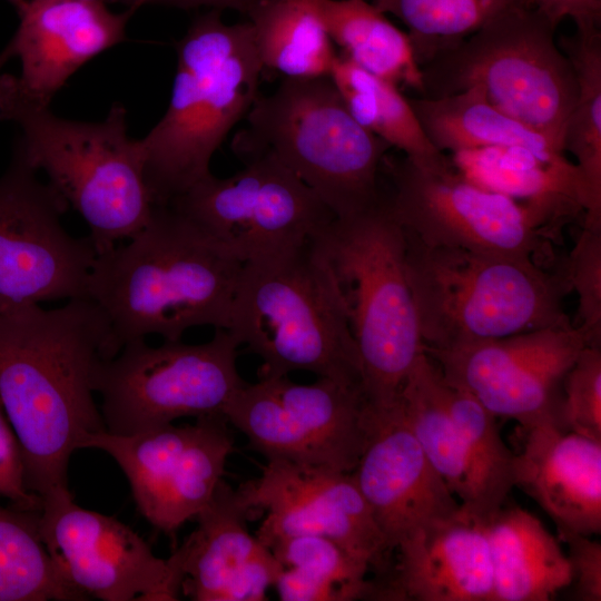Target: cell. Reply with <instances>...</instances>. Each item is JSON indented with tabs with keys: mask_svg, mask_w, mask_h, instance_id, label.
<instances>
[{
	"mask_svg": "<svg viewBox=\"0 0 601 601\" xmlns=\"http://www.w3.org/2000/svg\"><path fill=\"white\" fill-rule=\"evenodd\" d=\"M111 357L108 322L90 298L0 313V400L20 443L26 484L41 501L69 492L70 456L106 430L92 381Z\"/></svg>",
	"mask_w": 601,
	"mask_h": 601,
	"instance_id": "6da1fadb",
	"label": "cell"
},
{
	"mask_svg": "<svg viewBox=\"0 0 601 601\" xmlns=\"http://www.w3.org/2000/svg\"><path fill=\"white\" fill-rule=\"evenodd\" d=\"M244 263L169 206H155L125 246L97 255L88 298L104 313L116 356L156 334L180 341L193 327L228 329Z\"/></svg>",
	"mask_w": 601,
	"mask_h": 601,
	"instance_id": "7a4b0ae2",
	"label": "cell"
},
{
	"mask_svg": "<svg viewBox=\"0 0 601 601\" xmlns=\"http://www.w3.org/2000/svg\"><path fill=\"white\" fill-rule=\"evenodd\" d=\"M166 112L140 139L155 206H167L210 173V160L259 95L263 67L253 26L219 10L197 17L176 45Z\"/></svg>",
	"mask_w": 601,
	"mask_h": 601,
	"instance_id": "3957f363",
	"label": "cell"
},
{
	"mask_svg": "<svg viewBox=\"0 0 601 601\" xmlns=\"http://www.w3.org/2000/svg\"><path fill=\"white\" fill-rule=\"evenodd\" d=\"M314 238L244 263L228 331L260 357L259 377L307 371L363 390L347 305Z\"/></svg>",
	"mask_w": 601,
	"mask_h": 601,
	"instance_id": "277c9868",
	"label": "cell"
},
{
	"mask_svg": "<svg viewBox=\"0 0 601 601\" xmlns=\"http://www.w3.org/2000/svg\"><path fill=\"white\" fill-rule=\"evenodd\" d=\"M405 233V231H404ZM406 237V272L424 347L445 349L570 325L563 268L531 257L431 247Z\"/></svg>",
	"mask_w": 601,
	"mask_h": 601,
	"instance_id": "5b68a950",
	"label": "cell"
},
{
	"mask_svg": "<svg viewBox=\"0 0 601 601\" xmlns=\"http://www.w3.org/2000/svg\"><path fill=\"white\" fill-rule=\"evenodd\" d=\"M0 118L20 127L14 151L43 170L81 215L97 255L148 223L155 205L145 180L144 152L140 139L128 135L121 104L99 121L67 119L20 99L0 79Z\"/></svg>",
	"mask_w": 601,
	"mask_h": 601,
	"instance_id": "8992f818",
	"label": "cell"
},
{
	"mask_svg": "<svg viewBox=\"0 0 601 601\" xmlns=\"http://www.w3.org/2000/svg\"><path fill=\"white\" fill-rule=\"evenodd\" d=\"M231 142L243 161L269 154L306 184L336 218L376 205L391 146L359 125L329 76L283 78L259 93Z\"/></svg>",
	"mask_w": 601,
	"mask_h": 601,
	"instance_id": "52a82bcc",
	"label": "cell"
},
{
	"mask_svg": "<svg viewBox=\"0 0 601 601\" xmlns=\"http://www.w3.org/2000/svg\"><path fill=\"white\" fill-rule=\"evenodd\" d=\"M345 298L373 410L392 406L424 353L406 272V237L384 197L358 214L334 218L315 238Z\"/></svg>",
	"mask_w": 601,
	"mask_h": 601,
	"instance_id": "ba28073f",
	"label": "cell"
},
{
	"mask_svg": "<svg viewBox=\"0 0 601 601\" xmlns=\"http://www.w3.org/2000/svg\"><path fill=\"white\" fill-rule=\"evenodd\" d=\"M555 29L533 9L518 7L502 13L422 67L421 97L474 89L563 150L578 86L573 67L554 39Z\"/></svg>",
	"mask_w": 601,
	"mask_h": 601,
	"instance_id": "9c48e42d",
	"label": "cell"
},
{
	"mask_svg": "<svg viewBox=\"0 0 601 601\" xmlns=\"http://www.w3.org/2000/svg\"><path fill=\"white\" fill-rule=\"evenodd\" d=\"M238 346L224 328H216L203 344L165 341L150 346L145 338L125 344L116 356L102 359L93 374L106 431L131 435L179 417L224 415L246 384L237 370Z\"/></svg>",
	"mask_w": 601,
	"mask_h": 601,
	"instance_id": "30bf717a",
	"label": "cell"
},
{
	"mask_svg": "<svg viewBox=\"0 0 601 601\" xmlns=\"http://www.w3.org/2000/svg\"><path fill=\"white\" fill-rule=\"evenodd\" d=\"M242 162L234 175L211 174L167 206L242 263L295 248L335 218L274 156L259 154Z\"/></svg>",
	"mask_w": 601,
	"mask_h": 601,
	"instance_id": "8fae6325",
	"label": "cell"
},
{
	"mask_svg": "<svg viewBox=\"0 0 601 601\" xmlns=\"http://www.w3.org/2000/svg\"><path fill=\"white\" fill-rule=\"evenodd\" d=\"M393 183L385 203L404 231L431 247L531 257L544 249L550 221L535 208L457 171L420 168L385 156Z\"/></svg>",
	"mask_w": 601,
	"mask_h": 601,
	"instance_id": "7c38bea8",
	"label": "cell"
},
{
	"mask_svg": "<svg viewBox=\"0 0 601 601\" xmlns=\"http://www.w3.org/2000/svg\"><path fill=\"white\" fill-rule=\"evenodd\" d=\"M69 205L14 151L0 178V313L52 299L88 298L97 252L61 224Z\"/></svg>",
	"mask_w": 601,
	"mask_h": 601,
	"instance_id": "4fadbf2b",
	"label": "cell"
},
{
	"mask_svg": "<svg viewBox=\"0 0 601 601\" xmlns=\"http://www.w3.org/2000/svg\"><path fill=\"white\" fill-rule=\"evenodd\" d=\"M221 414L197 417L195 424L173 423L131 435L101 431L83 449L108 453L126 475L141 515L173 535L210 501L223 480L234 442Z\"/></svg>",
	"mask_w": 601,
	"mask_h": 601,
	"instance_id": "5bb4252c",
	"label": "cell"
},
{
	"mask_svg": "<svg viewBox=\"0 0 601 601\" xmlns=\"http://www.w3.org/2000/svg\"><path fill=\"white\" fill-rule=\"evenodd\" d=\"M588 345L585 333L570 324L424 353L496 417L563 428L562 382Z\"/></svg>",
	"mask_w": 601,
	"mask_h": 601,
	"instance_id": "9a60e30c",
	"label": "cell"
},
{
	"mask_svg": "<svg viewBox=\"0 0 601 601\" xmlns=\"http://www.w3.org/2000/svg\"><path fill=\"white\" fill-rule=\"evenodd\" d=\"M41 540L73 588L104 601H175L179 580L132 529L79 506L69 492L42 500Z\"/></svg>",
	"mask_w": 601,
	"mask_h": 601,
	"instance_id": "2e32d148",
	"label": "cell"
},
{
	"mask_svg": "<svg viewBox=\"0 0 601 601\" xmlns=\"http://www.w3.org/2000/svg\"><path fill=\"white\" fill-rule=\"evenodd\" d=\"M238 491L250 510L266 511L256 538L267 548L283 538L321 535L383 571L390 550L351 473L269 460Z\"/></svg>",
	"mask_w": 601,
	"mask_h": 601,
	"instance_id": "e0dca14e",
	"label": "cell"
},
{
	"mask_svg": "<svg viewBox=\"0 0 601 601\" xmlns=\"http://www.w3.org/2000/svg\"><path fill=\"white\" fill-rule=\"evenodd\" d=\"M371 412L366 446L351 472L390 551L416 531L456 516L460 503L431 465L396 402Z\"/></svg>",
	"mask_w": 601,
	"mask_h": 601,
	"instance_id": "ac0fdd59",
	"label": "cell"
},
{
	"mask_svg": "<svg viewBox=\"0 0 601 601\" xmlns=\"http://www.w3.org/2000/svg\"><path fill=\"white\" fill-rule=\"evenodd\" d=\"M132 13L114 12L104 1L29 0L7 46L20 60V75L0 79L20 99L50 107L78 69L126 39Z\"/></svg>",
	"mask_w": 601,
	"mask_h": 601,
	"instance_id": "d6986e66",
	"label": "cell"
},
{
	"mask_svg": "<svg viewBox=\"0 0 601 601\" xmlns=\"http://www.w3.org/2000/svg\"><path fill=\"white\" fill-rule=\"evenodd\" d=\"M514 486L553 520L559 539L601 532V441L556 424L515 426Z\"/></svg>",
	"mask_w": 601,
	"mask_h": 601,
	"instance_id": "ffe728a7",
	"label": "cell"
},
{
	"mask_svg": "<svg viewBox=\"0 0 601 601\" xmlns=\"http://www.w3.org/2000/svg\"><path fill=\"white\" fill-rule=\"evenodd\" d=\"M395 550L392 579L382 600L493 601V570L485 528L461 511L425 526Z\"/></svg>",
	"mask_w": 601,
	"mask_h": 601,
	"instance_id": "44dd1931",
	"label": "cell"
},
{
	"mask_svg": "<svg viewBox=\"0 0 601 601\" xmlns=\"http://www.w3.org/2000/svg\"><path fill=\"white\" fill-rule=\"evenodd\" d=\"M249 512L239 491L221 480L194 518L197 528L168 558L180 595L195 601L227 600L238 575L266 548L247 530Z\"/></svg>",
	"mask_w": 601,
	"mask_h": 601,
	"instance_id": "7402d4cb",
	"label": "cell"
},
{
	"mask_svg": "<svg viewBox=\"0 0 601 601\" xmlns=\"http://www.w3.org/2000/svg\"><path fill=\"white\" fill-rule=\"evenodd\" d=\"M493 570V601H548L571 583L560 539L532 513L504 504L483 522Z\"/></svg>",
	"mask_w": 601,
	"mask_h": 601,
	"instance_id": "603a6c76",
	"label": "cell"
},
{
	"mask_svg": "<svg viewBox=\"0 0 601 601\" xmlns=\"http://www.w3.org/2000/svg\"><path fill=\"white\" fill-rule=\"evenodd\" d=\"M298 431L315 449L324 467L351 473L366 446L371 412L359 387L318 377L297 384L287 376H260Z\"/></svg>",
	"mask_w": 601,
	"mask_h": 601,
	"instance_id": "cb8c5ba5",
	"label": "cell"
},
{
	"mask_svg": "<svg viewBox=\"0 0 601 601\" xmlns=\"http://www.w3.org/2000/svg\"><path fill=\"white\" fill-rule=\"evenodd\" d=\"M424 132L440 151L522 148L546 164L566 165L564 151L545 136L490 105L476 90L408 99Z\"/></svg>",
	"mask_w": 601,
	"mask_h": 601,
	"instance_id": "d4e9b609",
	"label": "cell"
},
{
	"mask_svg": "<svg viewBox=\"0 0 601 601\" xmlns=\"http://www.w3.org/2000/svg\"><path fill=\"white\" fill-rule=\"evenodd\" d=\"M331 40L363 70L423 93L410 38L366 0H312Z\"/></svg>",
	"mask_w": 601,
	"mask_h": 601,
	"instance_id": "484cf974",
	"label": "cell"
},
{
	"mask_svg": "<svg viewBox=\"0 0 601 601\" xmlns=\"http://www.w3.org/2000/svg\"><path fill=\"white\" fill-rule=\"evenodd\" d=\"M329 77L351 115L365 129L403 151L420 168H454L451 158L431 142L397 86L363 70L343 55H337Z\"/></svg>",
	"mask_w": 601,
	"mask_h": 601,
	"instance_id": "4316f807",
	"label": "cell"
},
{
	"mask_svg": "<svg viewBox=\"0 0 601 601\" xmlns=\"http://www.w3.org/2000/svg\"><path fill=\"white\" fill-rule=\"evenodd\" d=\"M259 60L283 78L329 76L337 58L312 0H267L249 14Z\"/></svg>",
	"mask_w": 601,
	"mask_h": 601,
	"instance_id": "83f0119b",
	"label": "cell"
},
{
	"mask_svg": "<svg viewBox=\"0 0 601 601\" xmlns=\"http://www.w3.org/2000/svg\"><path fill=\"white\" fill-rule=\"evenodd\" d=\"M444 394L461 439L470 481V502L461 511L483 523L505 504L514 486L513 452L501 437L496 416L472 394L445 377Z\"/></svg>",
	"mask_w": 601,
	"mask_h": 601,
	"instance_id": "f1b7e54d",
	"label": "cell"
},
{
	"mask_svg": "<svg viewBox=\"0 0 601 601\" xmlns=\"http://www.w3.org/2000/svg\"><path fill=\"white\" fill-rule=\"evenodd\" d=\"M559 47L577 79V98L563 132L585 191V225L601 226V30H575Z\"/></svg>",
	"mask_w": 601,
	"mask_h": 601,
	"instance_id": "f546056e",
	"label": "cell"
},
{
	"mask_svg": "<svg viewBox=\"0 0 601 601\" xmlns=\"http://www.w3.org/2000/svg\"><path fill=\"white\" fill-rule=\"evenodd\" d=\"M398 402L431 465L465 508L471 497L465 455L444 394V376L423 353L407 375Z\"/></svg>",
	"mask_w": 601,
	"mask_h": 601,
	"instance_id": "4dcf8cb0",
	"label": "cell"
},
{
	"mask_svg": "<svg viewBox=\"0 0 601 601\" xmlns=\"http://www.w3.org/2000/svg\"><path fill=\"white\" fill-rule=\"evenodd\" d=\"M40 511L0 505V601H83L45 546Z\"/></svg>",
	"mask_w": 601,
	"mask_h": 601,
	"instance_id": "1f68e13d",
	"label": "cell"
},
{
	"mask_svg": "<svg viewBox=\"0 0 601 601\" xmlns=\"http://www.w3.org/2000/svg\"><path fill=\"white\" fill-rule=\"evenodd\" d=\"M372 3L407 27L421 69L494 18L525 7L522 0H373Z\"/></svg>",
	"mask_w": 601,
	"mask_h": 601,
	"instance_id": "d6a6232c",
	"label": "cell"
},
{
	"mask_svg": "<svg viewBox=\"0 0 601 601\" xmlns=\"http://www.w3.org/2000/svg\"><path fill=\"white\" fill-rule=\"evenodd\" d=\"M284 568L335 587L343 601L377 597V583L366 580L370 566L341 545L321 535H294L269 545Z\"/></svg>",
	"mask_w": 601,
	"mask_h": 601,
	"instance_id": "836d02e7",
	"label": "cell"
},
{
	"mask_svg": "<svg viewBox=\"0 0 601 601\" xmlns=\"http://www.w3.org/2000/svg\"><path fill=\"white\" fill-rule=\"evenodd\" d=\"M565 431L601 441V347L585 346L562 382Z\"/></svg>",
	"mask_w": 601,
	"mask_h": 601,
	"instance_id": "e575fe53",
	"label": "cell"
},
{
	"mask_svg": "<svg viewBox=\"0 0 601 601\" xmlns=\"http://www.w3.org/2000/svg\"><path fill=\"white\" fill-rule=\"evenodd\" d=\"M570 289L578 294L579 326L590 345L601 344V226L584 225L562 266Z\"/></svg>",
	"mask_w": 601,
	"mask_h": 601,
	"instance_id": "d590c367",
	"label": "cell"
},
{
	"mask_svg": "<svg viewBox=\"0 0 601 601\" xmlns=\"http://www.w3.org/2000/svg\"><path fill=\"white\" fill-rule=\"evenodd\" d=\"M0 495L12 506L41 511L42 501L26 484L24 464L17 434L0 400Z\"/></svg>",
	"mask_w": 601,
	"mask_h": 601,
	"instance_id": "8d00e7d4",
	"label": "cell"
},
{
	"mask_svg": "<svg viewBox=\"0 0 601 601\" xmlns=\"http://www.w3.org/2000/svg\"><path fill=\"white\" fill-rule=\"evenodd\" d=\"M566 543L573 597L579 601L601 600V544L591 536L570 534L560 538Z\"/></svg>",
	"mask_w": 601,
	"mask_h": 601,
	"instance_id": "74e56055",
	"label": "cell"
},
{
	"mask_svg": "<svg viewBox=\"0 0 601 601\" xmlns=\"http://www.w3.org/2000/svg\"><path fill=\"white\" fill-rule=\"evenodd\" d=\"M523 4L543 14L553 26L570 19L575 30L600 29L601 0H522Z\"/></svg>",
	"mask_w": 601,
	"mask_h": 601,
	"instance_id": "f35d334b",
	"label": "cell"
},
{
	"mask_svg": "<svg viewBox=\"0 0 601 601\" xmlns=\"http://www.w3.org/2000/svg\"><path fill=\"white\" fill-rule=\"evenodd\" d=\"M120 2L127 7L128 10L135 12L142 6L148 4H161L168 7H175L180 9H194L200 7H207L211 10L231 9L249 17V14L257 9L264 0H112Z\"/></svg>",
	"mask_w": 601,
	"mask_h": 601,
	"instance_id": "ab89813d",
	"label": "cell"
},
{
	"mask_svg": "<svg viewBox=\"0 0 601 601\" xmlns=\"http://www.w3.org/2000/svg\"><path fill=\"white\" fill-rule=\"evenodd\" d=\"M9 2L12 7L16 8L19 14H21L28 7L29 0H6Z\"/></svg>",
	"mask_w": 601,
	"mask_h": 601,
	"instance_id": "60d3db41",
	"label": "cell"
},
{
	"mask_svg": "<svg viewBox=\"0 0 601 601\" xmlns=\"http://www.w3.org/2000/svg\"><path fill=\"white\" fill-rule=\"evenodd\" d=\"M93 1H104L105 2V0H93Z\"/></svg>",
	"mask_w": 601,
	"mask_h": 601,
	"instance_id": "b9f144b4",
	"label": "cell"
},
{
	"mask_svg": "<svg viewBox=\"0 0 601 601\" xmlns=\"http://www.w3.org/2000/svg\"><path fill=\"white\" fill-rule=\"evenodd\" d=\"M264 1H267V0H264Z\"/></svg>",
	"mask_w": 601,
	"mask_h": 601,
	"instance_id": "7bdbcfd3",
	"label": "cell"
}]
</instances>
